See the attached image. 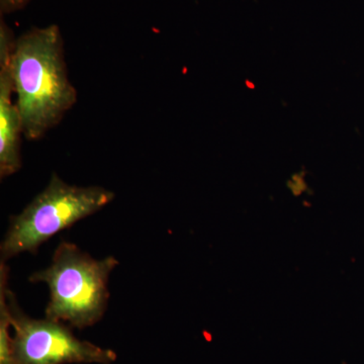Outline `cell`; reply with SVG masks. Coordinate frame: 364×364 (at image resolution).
<instances>
[{"label": "cell", "instance_id": "cell-1", "mask_svg": "<svg viewBox=\"0 0 364 364\" xmlns=\"http://www.w3.org/2000/svg\"><path fill=\"white\" fill-rule=\"evenodd\" d=\"M9 68L23 136L41 140L63 121L78 98L67 71L59 26L33 28L16 38Z\"/></svg>", "mask_w": 364, "mask_h": 364}, {"label": "cell", "instance_id": "cell-2", "mask_svg": "<svg viewBox=\"0 0 364 364\" xmlns=\"http://www.w3.org/2000/svg\"><path fill=\"white\" fill-rule=\"evenodd\" d=\"M117 265L114 256L97 260L75 244L63 241L55 250L51 265L33 273L28 280L49 287L46 318L83 329L104 317L109 299V275Z\"/></svg>", "mask_w": 364, "mask_h": 364}, {"label": "cell", "instance_id": "cell-3", "mask_svg": "<svg viewBox=\"0 0 364 364\" xmlns=\"http://www.w3.org/2000/svg\"><path fill=\"white\" fill-rule=\"evenodd\" d=\"M114 196V191L102 186H72L53 173L44 191L20 215L11 218L0 246L1 261L23 252H37L46 241L95 214L111 203Z\"/></svg>", "mask_w": 364, "mask_h": 364}, {"label": "cell", "instance_id": "cell-4", "mask_svg": "<svg viewBox=\"0 0 364 364\" xmlns=\"http://www.w3.org/2000/svg\"><path fill=\"white\" fill-rule=\"evenodd\" d=\"M9 303L14 364H111L117 360L114 351L76 338L63 322L26 316L11 289Z\"/></svg>", "mask_w": 364, "mask_h": 364}, {"label": "cell", "instance_id": "cell-5", "mask_svg": "<svg viewBox=\"0 0 364 364\" xmlns=\"http://www.w3.org/2000/svg\"><path fill=\"white\" fill-rule=\"evenodd\" d=\"M16 38L1 16L0 21V177L20 171L23 123L18 105L9 61Z\"/></svg>", "mask_w": 364, "mask_h": 364}, {"label": "cell", "instance_id": "cell-6", "mask_svg": "<svg viewBox=\"0 0 364 364\" xmlns=\"http://www.w3.org/2000/svg\"><path fill=\"white\" fill-rule=\"evenodd\" d=\"M9 267L0 265V364H14L11 317L9 303Z\"/></svg>", "mask_w": 364, "mask_h": 364}, {"label": "cell", "instance_id": "cell-7", "mask_svg": "<svg viewBox=\"0 0 364 364\" xmlns=\"http://www.w3.org/2000/svg\"><path fill=\"white\" fill-rule=\"evenodd\" d=\"M32 0H0V14L1 16L18 13L25 9Z\"/></svg>", "mask_w": 364, "mask_h": 364}]
</instances>
